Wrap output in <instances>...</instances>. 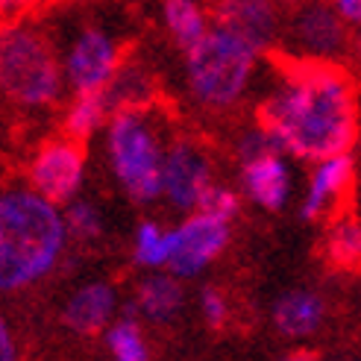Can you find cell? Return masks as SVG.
<instances>
[{
    "instance_id": "3957f363",
    "label": "cell",
    "mask_w": 361,
    "mask_h": 361,
    "mask_svg": "<svg viewBox=\"0 0 361 361\" xmlns=\"http://www.w3.org/2000/svg\"><path fill=\"white\" fill-rule=\"evenodd\" d=\"M171 123L144 106H126L106 121V165L118 188L135 206L161 200V176L171 147Z\"/></svg>"
},
{
    "instance_id": "cb8c5ba5",
    "label": "cell",
    "mask_w": 361,
    "mask_h": 361,
    "mask_svg": "<svg viewBox=\"0 0 361 361\" xmlns=\"http://www.w3.org/2000/svg\"><path fill=\"white\" fill-rule=\"evenodd\" d=\"M200 209L218 214V218H224V221L232 224V221L238 218V212H241V197H238V191H232V188H226V185L214 183V185L206 191Z\"/></svg>"
},
{
    "instance_id": "44dd1931",
    "label": "cell",
    "mask_w": 361,
    "mask_h": 361,
    "mask_svg": "<svg viewBox=\"0 0 361 361\" xmlns=\"http://www.w3.org/2000/svg\"><path fill=\"white\" fill-rule=\"evenodd\" d=\"M103 341L115 361H147L150 358V347L141 335L138 317H133V314L115 320L112 326L103 332Z\"/></svg>"
},
{
    "instance_id": "5b68a950",
    "label": "cell",
    "mask_w": 361,
    "mask_h": 361,
    "mask_svg": "<svg viewBox=\"0 0 361 361\" xmlns=\"http://www.w3.org/2000/svg\"><path fill=\"white\" fill-rule=\"evenodd\" d=\"M0 85L18 109H47L65 92L62 59L30 24H12L0 39Z\"/></svg>"
},
{
    "instance_id": "7a4b0ae2",
    "label": "cell",
    "mask_w": 361,
    "mask_h": 361,
    "mask_svg": "<svg viewBox=\"0 0 361 361\" xmlns=\"http://www.w3.org/2000/svg\"><path fill=\"white\" fill-rule=\"evenodd\" d=\"M68 238L59 203L30 183L6 185L0 194V291L18 294L50 276L65 256Z\"/></svg>"
},
{
    "instance_id": "d6986e66",
    "label": "cell",
    "mask_w": 361,
    "mask_h": 361,
    "mask_svg": "<svg viewBox=\"0 0 361 361\" xmlns=\"http://www.w3.org/2000/svg\"><path fill=\"white\" fill-rule=\"evenodd\" d=\"M173 256V229H165L159 221H141L133 235V259L138 267L161 270Z\"/></svg>"
},
{
    "instance_id": "9c48e42d",
    "label": "cell",
    "mask_w": 361,
    "mask_h": 361,
    "mask_svg": "<svg viewBox=\"0 0 361 361\" xmlns=\"http://www.w3.org/2000/svg\"><path fill=\"white\" fill-rule=\"evenodd\" d=\"M214 185L212 156L197 138H173L161 176V200L179 214L200 209L206 191Z\"/></svg>"
},
{
    "instance_id": "ffe728a7",
    "label": "cell",
    "mask_w": 361,
    "mask_h": 361,
    "mask_svg": "<svg viewBox=\"0 0 361 361\" xmlns=\"http://www.w3.org/2000/svg\"><path fill=\"white\" fill-rule=\"evenodd\" d=\"M326 259L341 270H361V221L341 218L326 235Z\"/></svg>"
},
{
    "instance_id": "83f0119b",
    "label": "cell",
    "mask_w": 361,
    "mask_h": 361,
    "mask_svg": "<svg viewBox=\"0 0 361 361\" xmlns=\"http://www.w3.org/2000/svg\"><path fill=\"white\" fill-rule=\"evenodd\" d=\"M39 0H0V9H4V18L9 21V18H18V15H24L30 12Z\"/></svg>"
},
{
    "instance_id": "603a6c76",
    "label": "cell",
    "mask_w": 361,
    "mask_h": 361,
    "mask_svg": "<svg viewBox=\"0 0 361 361\" xmlns=\"http://www.w3.org/2000/svg\"><path fill=\"white\" fill-rule=\"evenodd\" d=\"M65 224H68L71 238H77V241H82V244L100 241L103 232H106L100 209H97L92 200H82V197H77V200H71V203L65 206Z\"/></svg>"
},
{
    "instance_id": "e0dca14e",
    "label": "cell",
    "mask_w": 361,
    "mask_h": 361,
    "mask_svg": "<svg viewBox=\"0 0 361 361\" xmlns=\"http://www.w3.org/2000/svg\"><path fill=\"white\" fill-rule=\"evenodd\" d=\"M161 24L179 50H188L209 32V18L200 0H161Z\"/></svg>"
},
{
    "instance_id": "8992f818",
    "label": "cell",
    "mask_w": 361,
    "mask_h": 361,
    "mask_svg": "<svg viewBox=\"0 0 361 361\" xmlns=\"http://www.w3.org/2000/svg\"><path fill=\"white\" fill-rule=\"evenodd\" d=\"M62 74L65 85L74 94L106 92L123 62V47L118 35L103 24L80 27L62 50Z\"/></svg>"
},
{
    "instance_id": "484cf974",
    "label": "cell",
    "mask_w": 361,
    "mask_h": 361,
    "mask_svg": "<svg viewBox=\"0 0 361 361\" xmlns=\"http://www.w3.org/2000/svg\"><path fill=\"white\" fill-rule=\"evenodd\" d=\"M332 4L350 27H361V0H332Z\"/></svg>"
},
{
    "instance_id": "4316f807",
    "label": "cell",
    "mask_w": 361,
    "mask_h": 361,
    "mask_svg": "<svg viewBox=\"0 0 361 361\" xmlns=\"http://www.w3.org/2000/svg\"><path fill=\"white\" fill-rule=\"evenodd\" d=\"M0 358H4V361H15L18 358V347H15V338L9 332V323L6 320L0 323Z\"/></svg>"
},
{
    "instance_id": "ac0fdd59",
    "label": "cell",
    "mask_w": 361,
    "mask_h": 361,
    "mask_svg": "<svg viewBox=\"0 0 361 361\" xmlns=\"http://www.w3.org/2000/svg\"><path fill=\"white\" fill-rule=\"evenodd\" d=\"M112 118V106L106 92H92V94H77L74 103L68 106V112L62 118V130L71 138H92L100 126Z\"/></svg>"
},
{
    "instance_id": "7c38bea8",
    "label": "cell",
    "mask_w": 361,
    "mask_h": 361,
    "mask_svg": "<svg viewBox=\"0 0 361 361\" xmlns=\"http://www.w3.org/2000/svg\"><path fill=\"white\" fill-rule=\"evenodd\" d=\"M118 291L112 282L94 279L77 288L62 305V323L77 335H103L115 323L118 314Z\"/></svg>"
},
{
    "instance_id": "6da1fadb",
    "label": "cell",
    "mask_w": 361,
    "mask_h": 361,
    "mask_svg": "<svg viewBox=\"0 0 361 361\" xmlns=\"http://www.w3.org/2000/svg\"><path fill=\"white\" fill-rule=\"evenodd\" d=\"M256 123L285 156L317 161L344 153L358 135L353 82L335 62L294 56L259 100Z\"/></svg>"
},
{
    "instance_id": "ba28073f",
    "label": "cell",
    "mask_w": 361,
    "mask_h": 361,
    "mask_svg": "<svg viewBox=\"0 0 361 361\" xmlns=\"http://www.w3.org/2000/svg\"><path fill=\"white\" fill-rule=\"evenodd\" d=\"M229 221L197 209L173 226V256L168 270L179 279H197L224 256L229 247Z\"/></svg>"
},
{
    "instance_id": "2e32d148",
    "label": "cell",
    "mask_w": 361,
    "mask_h": 361,
    "mask_svg": "<svg viewBox=\"0 0 361 361\" xmlns=\"http://www.w3.org/2000/svg\"><path fill=\"white\" fill-rule=\"evenodd\" d=\"M270 320H274V329L282 338H312L326 323V300L317 291H309V288H294V291H285L274 300Z\"/></svg>"
},
{
    "instance_id": "f1b7e54d",
    "label": "cell",
    "mask_w": 361,
    "mask_h": 361,
    "mask_svg": "<svg viewBox=\"0 0 361 361\" xmlns=\"http://www.w3.org/2000/svg\"><path fill=\"white\" fill-rule=\"evenodd\" d=\"M358 53H361V27H358Z\"/></svg>"
},
{
    "instance_id": "9a60e30c",
    "label": "cell",
    "mask_w": 361,
    "mask_h": 361,
    "mask_svg": "<svg viewBox=\"0 0 361 361\" xmlns=\"http://www.w3.org/2000/svg\"><path fill=\"white\" fill-rule=\"evenodd\" d=\"M218 21L241 32L262 53L276 44L282 35V18L274 0H218Z\"/></svg>"
},
{
    "instance_id": "4fadbf2b",
    "label": "cell",
    "mask_w": 361,
    "mask_h": 361,
    "mask_svg": "<svg viewBox=\"0 0 361 361\" xmlns=\"http://www.w3.org/2000/svg\"><path fill=\"white\" fill-rule=\"evenodd\" d=\"M314 165L317 168L309 179V188H305V194H302V203H300V218L305 224L323 218V214H326L341 197L350 191L353 176H355V161H353L350 150L332 153L326 159H317Z\"/></svg>"
},
{
    "instance_id": "8fae6325",
    "label": "cell",
    "mask_w": 361,
    "mask_h": 361,
    "mask_svg": "<svg viewBox=\"0 0 361 361\" xmlns=\"http://www.w3.org/2000/svg\"><path fill=\"white\" fill-rule=\"evenodd\" d=\"M241 188L250 203L264 212H282L291 200L294 176L285 161V153L267 150L250 161H241Z\"/></svg>"
},
{
    "instance_id": "d4e9b609",
    "label": "cell",
    "mask_w": 361,
    "mask_h": 361,
    "mask_svg": "<svg viewBox=\"0 0 361 361\" xmlns=\"http://www.w3.org/2000/svg\"><path fill=\"white\" fill-rule=\"evenodd\" d=\"M200 314L206 320V326H212V329H224L226 326V320H229V302H226L221 288L206 285L203 291H200Z\"/></svg>"
},
{
    "instance_id": "30bf717a",
    "label": "cell",
    "mask_w": 361,
    "mask_h": 361,
    "mask_svg": "<svg viewBox=\"0 0 361 361\" xmlns=\"http://www.w3.org/2000/svg\"><path fill=\"white\" fill-rule=\"evenodd\" d=\"M82 179H85L82 141L71 135L42 144L27 168V183L59 206H68L71 200H77Z\"/></svg>"
},
{
    "instance_id": "277c9868",
    "label": "cell",
    "mask_w": 361,
    "mask_h": 361,
    "mask_svg": "<svg viewBox=\"0 0 361 361\" xmlns=\"http://www.w3.org/2000/svg\"><path fill=\"white\" fill-rule=\"evenodd\" d=\"M262 50L226 24H214L185 50V94L206 115L229 112L244 100Z\"/></svg>"
},
{
    "instance_id": "52a82bcc",
    "label": "cell",
    "mask_w": 361,
    "mask_h": 361,
    "mask_svg": "<svg viewBox=\"0 0 361 361\" xmlns=\"http://www.w3.org/2000/svg\"><path fill=\"white\" fill-rule=\"evenodd\" d=\"M347 27L332 0H305L288 18L282 39L297 59L338 62L350 47Z\"/></svg>"
},
{
    "instance_id": "5bb4252c",
    "label": "cell",
    "mask_w": 361,
    "mask_h": 361,
    "mask_svg": "<svg viewBox=\"0 0 361 361\" xmlns=\"http://www.w3.org/2000/svg\"><path fill=\"white\" fill-rule=\"evenodd\" d=\"M183 309H185V288L171 270L168 274L150 270V274L135 285L133 300H130V314L153 323V326H171V323L183 314Z\"/></svg>"
},
{
    "instance_id": "7402d4cb",
    "label": "cell",
    "mask_w": 361,
    "mask_h": 361,
    "mask_svg": "<svg viewBox=\"0 0 361 361\" xmlns=\"http://www.w3.org/2000/svg\"><path fill=\"white\" fill-rule=\"evenodd\" d=\"M147 94H150V85L144 82L141 68H133V65H121L115 80L109 82V88H106L112 112L126 109V106H144L147 103Z\"/></svg>"
}]
</instances>
